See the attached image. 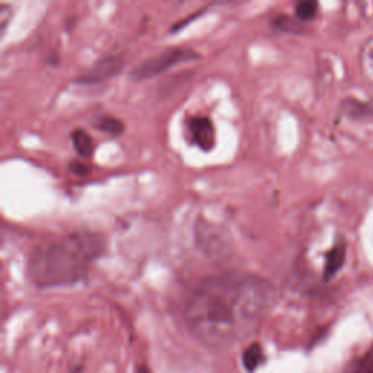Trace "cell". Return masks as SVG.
<instances>
[{
    "label": "cell",
    "instance_id": "cell-1",
    "mask_svg": "<svg viewBox=\"0 0 373 373\" xmlns=\"http://www.w3.org/2000/svg\"><path fill=\"white\" fill-rule=\"evenodd\" d=\"M275 301V286L259 276H210L191 292L182 317L197 341L225 350L250 337Z\"/></svg>",
    "mask_w": 373,
    "mask_h": 373
},
{
    "label": "cell",
    "instance_id": "cell-7",
    "mask_svg": "<svg viewBox=\"0 0 373 373\" xmlns=\"http://www.w3.org/2000/svg\"><path fill=\"white\" fill-rule=\"evenodd\" d=\"M347 245L344 241H337L334 244L331 250L326 254V264H324V280L332 279L335 275H339L345 263Z\"/></svg>",
    "mask_w": 373,
    "mask_h": 373
},
{
    "label": "cell",
    "instance_id": "cell-14",
    "mask_svg": "<svg viewBox=\"0 0 373 373\" xmlns=\"http://www.w3.org/2000/svg\"><path fill=\"white\" fill-rule=\"evenodd\" d=\"M271 27H275L276 30L284 31V32H299L302 31L301 23H297L295 19L286 15H279L276 18H273L271 21Z\"/></svg>",
    "mask_w": 373,
    "mask_h": 373
},
{
    "label": "cell",
    "instance_id": "cell-5",
    "mask_svg": "<svg viewBox=\"0 0 373 373\" xmlns=\"http://www.w3.org/2000/svg\"><path fill=\"white\" fill-rule=\"evenodd\" d=\"M122 60L116 56H107L99 58L98 61L86 69L83 73H81L79 76L74 79V83L79 85H96V83H103L121 70L122 67Z\"/></svg>",
    "mask_w": 373,
    "mask_h": 373
},
{
    "label": "cell",
    "instance_id": "cell-15",
    "mask_svg": "<svg viewBox=\"0 0 373 373\" xmlns=\"http://www.w3.org/2000/svg\"><path fill=\"white\" fill-rule=\"evenodd\" d=\"M69 169L73 175H76V177H88L91 172V168L88 165L81 164V162H72L69 165Z\"/></svg>",
    "mask_w": 373,
    "mask_h": 373
},
{
    "label": "cell",
    "instance_id": "cell-16",
    "mask_svg": "<svg viewBox=\"0 0 373 373\" xmlns=\"http://www.w3.org/2000/svg\"><path fill=\"white\" fill-rule=\"evenodd\" d=\"M136 373H151V372H149L146 366H139L138 369H136Z\"/></svg>",
    "mask_w": 373,
    "mask_h": 373
},
{
    "label": "cell",
    "instance_id": "cell-6",
    "mask_svg": "<svg viewBox=\"0 0 373 373\" xmlns=\"http://www.w3.org/2000/svg\"><path fill=\"white\" fill-rule=\"evenodd\" d=\"M186 131L190 140L204 152L211 151L216 143V130L207 117H191L186 120Z\"/></svg>",
    "mask_w": 373,
    "mask_h": 373
},
{
    "label": "cell",
    "instance_id": "cell-13",
    "mask_svg": "<svg viewBox=\"0 0 373 373\" xmlns=\"http://www.w3.org/2000/svg\"><path fill=\"white\" fill-rule=\"evenodd\" d=\"M318 12V3L312 2V0H303L295 6V15L301 22L312 21L317 17Z\"/></svg>",
    "mask_w": 373,
    "mask_h": 373
},
{
    "label": "cell",
    "instance_id": "cell-3",
    "mask_svg": "<svg viewBox=\"0 0 373 373\" xmlns=\"http://www.w3.org/2000/svg\"><path fill=\"white\" fill-rule=\"evenodd\" d=\"M197 58H200V54L194 52L193 48L189 47L167 48L164 52H159L158 54L143 60L138 66H134L130 73V78L136 82H142L146 79L155 78L158 74L164 73L165 70L173 66L186 63V61H194Z\"/></svg>",
    "mask_w": 373,
    "mask_h": 373
},
{
    "label": "cell",
    "instance_id": "cell-8",
    "mask_svg": "<svg viewBox=\"0 0 373 373\" xmlns=\"http://www.w3.org/2000/svg\"><path fill=\"white\" fill-rule=\"evenodd\" d=\"M341 113L353 120H373V101H360L357 98H345L340 105Z\"/></svg>",
    "mask_w": 373,
    "mask_h": 373
},
{
    "label": "cell",
    "instance_id": "cell-9",
    "mask_svg": "<svg viewBox=\"0 0 373 373\" xmlns=\"http://www.w3.org/2000/svg\"><path fill=\"white\" fill-rule=\"evenodd\" d=\"M72 145L82 158H89L94 152V142L91 136L82 129H76L70 133Z\"/></svg>",
    "mask_w": 373,
    "mask_h": 373
},
{
    "label": "cell",
    "instance_id": "cell-11",
    "mask_svg": "<svg viewBox=\"0 0 373 373\" xmlns=\"http://www.w3.org/2000/svg\"><path fill=\"white\" fill-rule=\"evenodd\" d=\"M343 373H373V350L352 359L343 369Z\"/></svg>",
    "mask_w": 373,
    "mask_h": 373
},
{
    "label": "cell",
    "instance_id": "cell-4",
    "mask_svg": "<svg viewBox=\"0 0 373 373\" xmlns=\"http://www.w3.org/2000/svg\"><path fill=\"white\" fill-rule=\"evenodd\" d=\"M195 239L198 246L209 258L222 259L229 253V245L225 233H222L220 228L206 220L195 223Z\"/></svg>",
    "mask_w": 373,
    "mask_h": 373
},
{
    "label": "cell",
    "instance_id": "cell-2",
    "mask_svg": "<svg viewBox=\"0 0 373 373\" xmlns=\"http://www.w3.org/2000/svg\"><path fill=\"white\" fill-rule=\"evenodd\" d=\"M103 253L104 239L99 235L70 233L35 248L28 259V275L39 288H67L82 281Z\"/></svg>",
    "mask_w": 373,
    "mask_h": 373
},
{
    "label": "cell",
    "instance_id": "cell-12",
    "mask_svg": "<svg viewBox=\"0 0 373 373\" xmlns=\"http://www.w3.org/2000/svg\"><path fill=\"white\" fill-rule=\"evenodd\" d=\"M94 126L96 130L104 131L111 136H118L124 131V124L121 120L113 116H101L94 120Z\"/></svg>",
    "mask_w": 373,
    "mask_h": 373
},
{
    "label": "cell",
    "instance_id": "cell-10",
    "mask_svg": "<svg viewBox=\"0 0 373 373\" xmlns=\"http://www.w3.org/2000/svg\"><path fill=\"white\" fill-rule=\"evenodd\" d=\"M264 362H266V354H264L263 347H261L258 343L251 344L244 352L242 363H244V367L248 372H254L255 369H258Z\"/></svg>",
    "mask_w": 373,
    "mask_h": 373
}]
</instances>
